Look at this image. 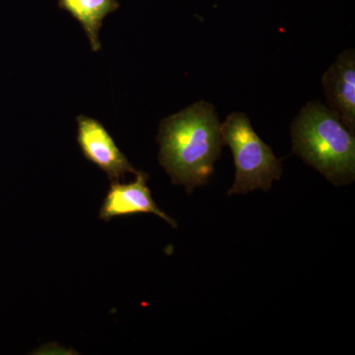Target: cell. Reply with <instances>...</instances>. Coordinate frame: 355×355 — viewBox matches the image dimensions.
<instances>
[{
    "instance_id": "6",
    "label": "cell",
    "mask_w": 355,
    "mask_h": 355,
    "mask_svg": "<svg viewBox=\"0 0 355 355\" xmlns=\"http://www.w3.org/2000/svg\"><path fill=\"white\" fill-rule=\"evenodd\" d=\"M323 86L329 108L340 116L345 127L355 130V53L343 51L324 72Z\"/></svg>"
},
{
    "instance_id": "4",
    "label": "cell",
    "mask_w": 355,
    "mask_h": 355,
    "mask_svg": "<svg viewBox=\"0 0 355 355\" xmlns=\"http://www.w3.org/2000/svg\"><path fill=\"white\" fill-rule=\"evenodd\" d=\"M76 121L77 144L81 153L88 161L101 169L110 181L120 182L125 175H135L139 172L130 164L99 121L80 114Z\"/></svg>"
},
{
    "instance_id": "5",
    "label": "cell",
    "mask_w": 355,
    "mask_h": 355,
    "mask_svg": "<svg viewBox=\"0 0 355 355\" xmlns=\"http://www.w3.org/2000/svg\"><path fill=\"white\" fill-rule=\"evenodd\" d=\"M135 176L132 183L112 182L100 209V218L109 221L114 217L130 214H153L168 222L173 227H177L176 221L164 214L154 202L151 191L147 187L148 175L139 171Z\"/></svg>"
},
{
    "instance_id": "7",
    "label": "cell",
    "mask_w": 355,
    "mask_h": 355,
    "mask_svg": "<svg viewBox=\"0 0 355 355\" xmlns=\"http://www.w3.org/2000/svg\"><path fill=\"white\" fill-rule=\"evenodd\" d=\"M58 4L78 21L87 36L91 50H101L100 29L107 16L120 8L118 0H58Z\"/></svg>"
},
{
    "instance_id": "3",
    "label": "cell",
    "mask_w": 355,
    "mask_h": 355,
    "mask_svg": "<svg viewBox=\"0 0 355 355\" xmlns=\"http://www.w3.org/2000/svg\"><path fill=\"white\" fill-rule=\"evenodd\" d=\"M224 144L230 147L234 157L235 182L228 195H239L261 189L270 190L282 174V160L260 139L244 113L229 114L221 123Z\"/></svg>"
},
{
    "instance_id": "2",
    "label": "cell",
    "mask_w": 355,
    "mask_h": 355,
    "mask_svg": "<svg viewBox=\"0 0 355 355\" xmlns=\"http://www.w3.org/2000/svg\"><path fill=\"white\" fill-rule=\"evenodd\" d=\"M294 153L323 174L331 183H352L355 176L354 132L340 116L319 102L301 110L292 123Z\"/></svg>"
},
{
    "instance_id": "1",
    "label": "cell",
    "mask_w": 355,
    "mask_h": 355,
    "mask_svg": "<svg viewBox=\"0 0 355 355\" xmlns=\"http://www.w3.org/2000/svg\"><path fill=\"white\" fill-rule=\"evenodd\" d=\"M157 140L159 162L189 193L209 182L224 146L216 109L205 101L162 120Z\"/></svg>"
}]
</instances>
